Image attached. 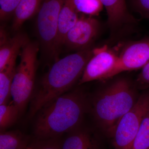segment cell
<instances>
[{"label": "cell", "instance_id": "1", "mask_svg": "<svg viewBox=\"0 0 149 149\" xmlns=\"http://www.w3.org/2000/svg\"><path fill=\"white\" fill-rule=\"evenodd\" d=\"M90 106L88 96L81 88L72 89L53 99L35 115V139H60L78 128Z\"/></svg>", "mask_w": 149, "mask_h": 149}, {"label": "cell", "instance_id": "2", "mask_svg": "<svg viewBox=\"0 0 149 149\" xmlns=\"http://www.w3.org/2000/svg\"><path fill=\"white\" fill-rule=\"evenodd\" d=\"M93 50L78 51L57 61L44 75L30 100L29 116L32 118L49 102L72 89L80 79Z\"/></svg>", "mask_w": 149, "mask_h": 149}, {"label": "cell", "instance_id": "3", "mask_svg": "<svg viewBox=\"0 0 149 149\" xmlns=\"http://www.w3.org/2000/svg\"><path fill=\"white\" fill-rule=\"evenodd\" d=\"M139 97L130 81L121 78L97 93L90 109L99 125L111 136L121 118L133 107Z\"/></svg>", "mask_w": 149, "mask_h": 149}, {"label": "cell", "instance_id": "4", "mask_svg": "<svg viewBox=\"0 0 149 149\" xmlns=\"http://www.w3.org/2000/svg\"><path fill=\"white\" fill-rule=\"evenodd\" d=\"M39 50L36 43L29 42L24 46L20 53V62L13 81L11 97L21 114L34 93Z\"/></svg>", "mask_w": 149, "mask_h": 149}, {"label": "cell", "instance_id": "5", "mask_svg": "<svg viewBox=\"0 0 149 149\" xmlns=\"http://www.w3.org/2000/svg\"><path fill=\"white\" fill-rule=\"evenodd\" d=\"M149 106V92L139 96L136 104L119 120L112 134L115 149H131Z\"/></svg>", "mask_w": 149, "mask_h": 149}, {"label": "cell", "instance_id": "6", "mask_svg": "<svg viewBox=\"0 0 149 149\" xmlns=\"http://www.w3.org/2000/svg\"><path fill=\"white\" fill-rule=\"evenodd\" d=\"M64 0H43L38 11L37 29L38 36L45 47L53 52L56 37L59 15Z\"/></svg>", "mask_w": 149, "mask_h": 149}, {"label": "cell", "instance_id": "7", "mask_svg": "<svg viewBox=\"0 0 149 149\" xmlns=\"http://www.w3.org/2000/svg\"><path fill=\"white\" fill-rule=\"evenodd\" d=\"M119 56L107 46L93 50V55L86 65L79 80V85L112 77Z\"/></svg>", "mask_w": 149, "mask_h": 149}, {"label": "cell", "instance_id": "8", "mask_svg": "<svg viewBox=\"0 0 149 149\" xmlns=\"http://www.w3.org/2000/svg\"><path fill=\"white\" fill-rule=\"evenodd\" d=\"M100 29V23L96 19L80 17L68 32L63 44L78 51L88 49L97 36Z\"/></svg>", "mask_w": 149, "mask_h": 149}, {"label": "cell", "instance_id": "9", "mask_svg": "<svg viewBox=\"0 0 149 149\" xmlns=\"http://www.w3.org/2000/svg\"><path fill=\"white\" fill-rule=\"evenodd\" d=\"M112 77L120 72L142 68L149 62V38L128 44L121 51Z\"/></svg>", "mask_w": 149, "mask_h": 149}, {"label": "cell", "instance_id": "10", "mask_svg": "<svg viewBox=\"0 0 149 149\" xmlns=\"http://www.w3.org/2000/svg\"><path fill=\"white\" fill-rule=\"evenodd\" d=\"M100 1L106 9L112 36L137 23L136 19L128 11L125 0Z\"/></svg>", "mask_w": 149, "mask_h": 149}, {"label": "cell", "instance_id": "11", "mask_svg": "<svg viewBox=\"0 0 149 149\" xmlns=\"http://www.w3.org/2000/svg\"><path fill=\"white\" fill-rule=\"evenodd\" d=\"M78 12L75 9L72 0H64L59 15L57 32L53 54L58 53L60 47L64 43L68 31L75 24L78 19Z\"/></svg>", "mask_w": 149, "mask_h": 149}, {"label": "cell", "instance_id": "12", "mask_svg": "<svg viewBox=\"0 0 149 149\" xmlns=\"http://www.w3.org/2000/svg\"><path fill=\"white\" fill-rule=\"evenodd\" d=\"M29 42L28 37L24 34L18 33L13 37H8L5 32L1 30L0 70L13 59L17 58L19 52Z\"/></svg>", "mask_w": 149, "mask_h": 149}, {"label": "cell", "instance_id": "13", "mask_svg": "<svg viewBox=\"0 0 149 149\" xmlns=\"http://www.w3.org/2000/svg\"><path fill=\"white\" fill-rule=\"evenodd\" d=\"M66 134L61 140V149H99L95 137L88 129L80 126Z\"/></svg>", "mask_w": 149, "mask_h": 149}, {"label": "cell", "instance_id": "14", "mask_svg": "<svg viewBox=\"0 0 149 149\" xmlns=\"http://www.w3.org/2000/svg\"><path fill=\"white\" fill-rule=\"evenodd\" d=\"M43 0H21L14 12L12 28L17 31L40 9Z\"/></svg>", "mask_w": 149, "mask_h": 149}, {"label": "cell", "instance_id": "15", "mask_svg": "<svg viewBox=\"0 0 149 149\" xmlns=\"http://www.w3.org/2000/svg\"><path fill=\"white\" fill-rule=\"evenodd\" d=\"M17 58L13 59L0 70V105L6 104L11 97L12 85L17 67Z\"/></svg>", "mask_w": 149, "mask_h": 149}, {"label": "cell", "instance_id": "16", "mask_svg": "<svg viewBox=\"0 0 149 149\" xmlns=\"http://www.w3.org/2000/svg\"><path fill=\"white\" fill-rule=\"evenodd\" d=\"M30 141L19 130L1 131L0 149H26Z\"/></svg>", "mask_w": 149, "mask_h": 149}, {"label": "cell", "instance_id": "17", "mask_svg": "<svg viewBox=\"0 0 149 149\" xmlns=\"http://www.w3.org/2000/svg\"><path fill=\"white\" fill-rule=\"evenodd\" d=\"M20 110L12 100L8 103L0 105V129L1 131L13 126L21 115Z\"/></svg>", "mask_w": 149, "mask_h": 149}, {"label": "cell", "instance_id": "18", "mask_svg": "<svg viewBox=\"0 0 149 149\" xmlns=\"http://www.w3.org/2000/svg\"><path fill=\"white\" fill-rule=\"evenodd\" d=\"M131 149H149V106L141 121Z\"/></svg>", "mask_w": 149, "mask_h": 149}, {"label": "cell", "instance_id": "19", "mask_svg": "<svg viewBox=\"0 0 149 149\" xmlns=\"http://www.w3.org/2000/svg\"><path fill=\"white\" fill-rule=\"evenodd\" d=\"M72 2L77 12L88 15H97L103 8L100 0H72Z\"/></svg>", "mask_w": 149, "mask_h": 149}, {"label": "cell", "instance_id": "20", "mask_svg": "<svg viewBox=\"0 0 149 149\" xmlns=\"http://www.w3.org/2000/svg\"><path fill=\"white\" fill-rule=\"evenodd\" d=\"M26 149H61L60 139H34L31 141Z\"/></svg>", "mask_w": 149, "mask_h": 149}, {"label": "cell", "instance_id": "21", "mask_svg": "<svg viewBox=\"0 0 149 149\" xmlns=\"http://www.w3.org/2000/svg\"><path fill=\"white\" fill-rule=\"evenodd\" d=\"M21 0H0V18L1 20L8 18L14 12Z\"/></svg>", "mask_w": 149, "mask_h": 149}, {"label": "cell", "instance_id": "22", "mask_svg": "<svg viewBox=\"0 0 149 149\" xmlns=\"http://www.w3.org/2000/svg\"><path fill=\"white\" fill-rule=\"evenodd\" d=\"M131 1L136 11L149 20V0H131Z\"/></svg>", "mask_w": 149, "mask_h": 149}, {"label": "cell", "instance_id": "23", "mask_svg": "<svg viewBox=\"0 0 149 149\" xmlns=\"http://www.w3.org/2000/svg\"><path fill=\"white\" fill-rule=\"evenodd\" d=\"M136 80L137 85L141 88L149 87V62L142 68Z\"/></svg>", "mask_w": 149, "mask_h": 149}]
</instances>
